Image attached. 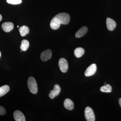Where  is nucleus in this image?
<instances>
[{"label":"nucleus","mask_w":121,"mask_h":121,"mask_svg":"<svg viewBox=\"0 0 121 121\" xmlns=\"http://www.w3.org/2000/svg\"><path fill=\"white\" fill-rule=\"evenodd\" d=\"M70 20V16L68 13H59L55 16L51 21L50 27L53 30H56L59 28L60 24H68Z\"/></svg>","instance_id":"nucleus-1"},{"label":"nucleus","mask_w":121,"mask_h":121,"mask_svg":"<svg viewBox=\"0 0 121 121\" xmlns=\"http://www.w3.org/2000/svg\"><path fill=\"white\" fill-rule=\"evenodd\" d=\"M28 88L30 92L32 94H35L38 91L37 82L35 78L30 76L28 78L27 81Z\"/></svg>","instance_id":"nucleus-2"},{"label":"nucleus","mask_w":121,"mask_h":121,"mask_svg":"<svg viewBox=\"0 0 121 121\" xmlns=\"http://www.w3.org/2000/svg\"><path fill=\"white\" fill-rule=\"evenodd\" d=\"M85 118L87 121H95V116L92 109L89 107H87L84 111Z\"/></svg>","instance_id":"nucleus-3"},{"label":"nucleus","mask_w":121,"mask_h":121,"mask_svg":"<svg viewBox=\"0 0 121 121\" xmlns=\"http://www.w3.org/2000/svg\"><path fill=\"white\" fill-rule=\"evenodd\" d=\"M59 66L60 70L63 73H66L68 68V63L66 59L62 58L59 61Z\"/></svg>","instance_id":"nucleus-4"},{"label":"nucleus","mask_w":121,"mask_h":121,"mask_svg":"<svg viewBox=\"0 0 121 121\" xmlns=\"http://www.w3.org/2000/svg\"><path fill=\"white\" fill-rule=\"evenodd\" d=\"M97 71V66L95 64H93L87 68L85 71L84 74L86 77H89L94 74Z\"/></svg>","instance_id":"nucleus-5"},{"label":"nucleus","mask_w":121,"mask_h":121,"mask_svg":"<svg viewBox=\"0 0 121 121\" xmlns=\"http://www.w3.org/2000/svg\"><path fill=\"white\" fill-rule=\"evenodd\" d=\"M52 52L50 49L45 50L41 53L40 58L41 60L43 62L47 61L51 58Z\"/></svg>","instance_id":"nucleus-6"},{"label":"nucleus","mask_w":121,"mask_h":121,"mask_svg":"<svg viewBox=\"0 0 121 121\" xmlns=\"http://www.w3.org/2000/svg\"><path fill=\"white\" fill-rule=\"evenodd\" d=\"M60 88L59 85L56 84L54 86V89L50 91L49 97L51 99H53L55 97L59 94L60 91Z\"/></svg>","instance_id":"nucleus-7"},{"label":"nucleus","mask_w":121,"mask_h":121,"mask_svg":"<svg viewBox=\"0 0 121 121\" xmlns=\"http://www.w3.org/2000/svg\"><path fill=\"white\" fill-rule=\"evenodd\" d=\"M13 116L16 121H26V119L23 114L20 111H15L13 113Z\"/></svg>","instance_id":"nucleus-8"},{"label":"nucleus","mask_w":121,"mask_h":121,"mask_svg":"<svg viewBox=\"0 0 121 121\" xmlns=\"http://www.w3.org/2000/svg\"><path fill=\"white\" fill-rule=\"evenodd\" d=\"M1 27L4 32H9L13 29L14 25L12 22H5L2 24Z\"/></svg>","instance_id":"nucleus-9"},{"label":"nucleus","mask_w":121,"mask_h":121,"mask_svg":"<svg viewBox=\"0 0 121 121\" xmlns=\"http://www.w3.org/2000/svg\"><path fill=\"white\" fill-rule=\"evenodd\" d=\"M106 25L108 30L112 31L114 30L116 27L117 24L114 20L108 17L106 19Z\"/></svg>","instance_id":"nucleus-10"},{"label":"nucleus","mask_w":121,"mask_h":121,"mask_svg":"<svg viewBox=\"0 0 121 121\" xmlns=\"http://www.w3.org/2000/svg\"><path fill=\"white\" fill-rule=\"evenodd\" d=\"M64 107L67 109L69 110H72L74 108L73 103L71 100L69 99H66L64 102Z\"/></svg>","instance_id":"nucleus-11"},{"label":"nucleus","mask_w":121,"mask_h":121,"mask_svg":"<svg viewBox=\"0 0 121 121\" xmlns=\"http://www.w3.org/2000/svg\"><path fill=\"white\" fill-rule=\"evenodd\" d=\"M87 30L88 29L85 26L81 28L76 33V37L77 38H80V37H82L86 34Z\"/></svg>","instance_id":"nucleus-12"},{"label":"nucleus","mask_w":121,"mask_h":121,"mask_svg":"<svg viewBox=\"0 0 121 121\" xmlns=\"http://www.w3.org/2000/svg\"><path fill=\"white\" fill-rule=\"evenodd\" d=\"M19 31L22 37H24L29 33V29L27 26L24 25L19 28Z\"/></svg>","instance_id":"nucleus-13"},{"label":"nucleus","mask_w":121,"mask_h":121,"mask_svg":"<svg viewBox=\"0 0 121 121\" xmlns=\"http://www.w3.org/2000/svg\"><path fill=\"white\" fill-rule=\"evenodd\" d=\"M10 87L8 85H5L0 87V97L4 96L9 91Z\"/></svg>","instance_id":"nucleus-14"},{"label":"nucleus","mask_w":121,"mask_h":121,"mask_svg":"<svg viewBox=\"0 0 121 121\" xmlns=\"http://www.w3.org/2000/svg\"><path fill=\"white\" fill-rule=\"evenodd\" d=\"M29 46V43L28 40L24 39L21 42L20 48L21 51L25 52L28 49Z\"/></svg>","instance_id":"nucleus-15"},{"label":"nucleus","mask_w":121,"mask_h":121,"mask_svg":"<svg viewBox=\"0 0 121 121\" xmlns=\"http://www.w3.org/2000/svg\"><path fill=\"white\" fill-rule=\"evenodd\" d=\"M84 53V50L82 48H76L74 51V54L76 57L79 58L82 56Z\"/></svg>","instance_id":"nucleus-16"},{"label":"nucleus","mask_w":121,"mask_h":121,"mask_svg":"<svg viewBox=\"0 0 121 121\" xmlns=\"http://www.w3.org/2000/svg\"><path fill=\"white\" fill-rule=\"evenodd\" d=\"M100 91L104 93H110L112 91V87L109 84H107L100 88Z\"/></svg>","instance_id":"nucleus-17"},{"label":"nucleus","mask_w":121,"mask_h":121,"mask_svg":"<svg viewBox=\"0 0 121 121\" xmlns=\"http://www.w3.org/2000/svg\"><path fill=\"white\" fill-rule=\"evenodd\" d=\"M7 3L12 4H19L22 3V0H7Z\"/></svg>","instance_id":"nucleus-18"},{"label":"nucleus","mask_w":121,"mask_h":121,"mask_svg":"<svg viewBox=\"0 0 121 121\" xmlns=\"http://www.w3.org/2000/svg\"><path fill=\"white\" fill-rule=\"evenodd\" d=\"M6 113V111L4 107L0 106V115H4Z\"/></svg>","instance_id":"nucleus-19"},{"label":"nucleus","mask_w":121,"mask_h":121,"mask_svg":"<svg viewBox=\"0 0 121 121\" xmlns=\"http://www.w3.org/2000/svg\"><path fill=\"white\" fill-rule=\"evenodd\" d=\"M119 105H120L121 106V98L119 99Z\"/></svg>","instance_id":"nucleus-20"},{"label":"nucleus","mask_w":121,"mask_h":121,"mask_svg":"<svg viewBox=\"0 0 121 121\" xmlns=\"http://www.w3.org/2000/svg\"><path fill=\"white\" fill-rule=\"evenodd\" d=\"M2 19V16L1 14H0V22L1 21V20Z\"/></svg>","instance_id":"nucleus-21"},{"label":"nucleus","mask_w":121,"mask_h":121,"mask_svg":"<svg viewBox=\"0 0 121 121\" xmlns=\"http://www.w3.org/2000/svg\"><path fill=\"white\" fill-rule=\"evenodd\" d=\"M1 56V52L0 51V58Z\"/></svg>","instance_id":"nucleus-22"},{"label":"nucleus","mask_w":121,"mask_h":121,"mask_svg":"<svg viewBox=\"0 0 121 121\" xmlns=\"http://www.w3.org/2000/svg\"><path fill=\"white\" fill-rule=\"evenodd\" d=\"M19 27V26H17V27Z\"/></svg>","instance_id":"nucleus-23"}]
</instances>
